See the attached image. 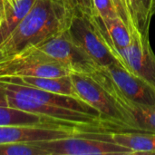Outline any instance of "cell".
I'll list each match as a JSON object with an SVG mask.
<instances>
[{"label": "cell", "mask_w": 155, "mask_h": 155, "mask_svg": "<svg viewBox=\"0 0 155 155\" xmlns=\"http://www.w3.org/2000/svg\"><path fill=\"white\" fill-rule=\"evenodd\" d=\"M71 72L33 46L15 54L0 55V79L21 76L60 77Z\"/></svg>", "instance_id": "277c9868"}, {"label": "cell", "mask_w": 155, "mask_h": 155, "mask_svg": "<svg viewBox=\"0 0 155 155\" xmlns=\"http://www.w3.org/2000/svg\"><path fill=\"white\" fill-rule=\"evenodd\" d=\"M70 21L63 0H35L25 16L0 44V55L15 54L35 45L66 30Z\"/></svg>", "instance_id": "6da1fadb"}, {"label": "cell", "mask_w": 155, "mask_h": 155, "mask_svg": "<svg viewBox=\"0 0 155 155\" xmlns=\"http://www.w3.org/2000/svg\"><path fill=\"white\" fill-rule=\"evenodd\" d=\"M35 124H58L65 126H74L68 125L48 117L25 112L20 109L9 107L6 105H0V126L6 125H35ZM81 127V126H75ZM87 128V127H84ZM92 129V128H88ZM96 131L94 129H92ZM98 132V131H96Z\"/></svg>", "instance_id": "5bb4252c"}, {"label": "cell", "mask_w": 155, "mask_h": 155, "mask_svg": "<svg viewBox=\"0 0 155 155\" xmlns=\"http://www.w3.org/2000/svg\"><path fill=\"white\" fill-rule=\"evenodd\" d=\"M93 15L102 20L112 19L120 16L114 0H92Z\"/></svg>", "instance_id": "ac0fdd59"}, {"label": "cell", "mask_w": 155, "mask_h": 155, "mask_svg": "<svg viewBox=\"0 0 155 155\" xmlns=\"http://www.w3.org/2000/svg\"><path fill=\"white\" fill-rule=\"evenodd\" d=\"M97 18L101 22L110 43L117 52L126 48L130 45L132 41L131 29L120 16L107 20Z\"/></svg>", "instance_id": "9a60e30c"}, {"label": "cell", "mask_w": 155, "mask_h": 155, "mask_svg": "<svg viewBox=\"0 0 155 155\" xmlns=\"http://www.w3.org/2000/svg\"><path fill=\"white\" fill-rule=\"evenodd\" d=\"M84 135L107 140L130 149L134 154H155V133L142 131L86 132Z\"/></svg>", "instance_id": "8fae6325"}, {"label": "cell", "mask_w": 155, "mask_h": 155, "mask_svg": "<svg viewBox=\"0 0 155 155\" xmlns=\"http://www.w3.org/2000/svg\"><path fill=\"white\" fill-rule=\"evenodd\" d=\"M32 46L71 73L92 74L101 68L72 39L67 29Z\"/></svg>", "instance_id": "5b68a950"}, {"label": "cell", "mask_w": 155, "mask_h": 155, "mask_svg": "<svg viewBox=\"0 0 155 155\" xmlns=\"http://www.w3.org/2000/svg\"><path fill=\"white\" fill-rule=\"evenodd\" d=\"M0 155H46V153L34 143H0Z\"/></svg>", "instance_id": "e0dca14e"}, {"label": "cell", "mask_w": 155, "mask_h": 155, "mask_svg": "<svg viewBox=\"0 0 155 155\" xmlns=\"http://www.w3.org/2000/svg\"><path fill=\"white\" fill-rule=\"evenodd\" d=\"M132 20L142 35L149 37L150 24L153 14L154 0H129Z\"/></svg>", "instance_id": "2e32d148"}, {"label": "cell", "mask_w": 155, "mask_h": 155, "mask_svg": "<svg viewBox=\"0 0 155 155\" xmlns=\"http://www.w3.org/2000/svg\"><path fill=\"white\" fill-rule=\"evenodd\" d=\"M35 0H0V44L33 6Z\"/></svg>", "instance_id": "7c38bea8"}, {"label": "cell", "mask_w": 155, "mask_h": 155, "mask_svg": "<svg viewBox=\"0 0 155 155\" xmlns=\"http://www.w3.org/2000/svg\"><path fill=\"white\" fill-rule=\"evenodd\" d=\"M120 17L126 23V25L130 27L131 31L135 28L133 20H132V13H131V7H130V2L129 0H114Z\"/></svg>", "instance_id": "ffe728a7"}, {"label": "cell", "mask_w": 155, "mask_h": 155, "mask_svg": "<svg viewBox=\"0 0 155 155\" xmlns=\"http://www.w3.org/2000/svg\"><path fill=\"white\" fill-rule=\"evenodd\" d=\"M0 85L4 89L10 91L14 94L44 103L48 105L74 110V111H77V112L88 114L94 116L104 118L94 108H93L87 103H85L84 101L77 97L51 93V92L41 90L35 87H31V86H27L25 84L11 83V82L3 81V80H0Z\"/></svg>", "instance_id": "30bf717a"}, {"label": "cell", "mask_w": 155, "mask_h": 155, "mask_svg": "<svg viewBox=\"0 0 155 155\" xmlns=\"http://www.w3.org/2000/svg\"><path fill=\"white\" fill-rule=\"evenodd\" d=\"M153 14L155 15V0H154V3H153Z\"/></svg>", "instance_id": "44dd1931"}, {"label": "cell", "mask_w": 155, "mask_h": 155, "mask_svg": "<svg viewBox=\"0 0 155 155\" xmlns=\"http://www.w3.org/2000/svg\"><path fill=\"white\" fill-rule=\"evenodd\" d=\"M130 45L118 51L124 67L140 76L155 87V54L149 37H145L136 29L132 31Z\"/></svg>", "instance_id": "ba28073f"}, {"label": "cell", "mask_w": 155, "mask_h": 155, "mask_svg": "<svg viewBox=\"0 0 155 155\" xmlns=\"http://www.w3.org/2000/svg\"><path fill=\"white\" fill-rule=\"evenodd\" d=\"M63 3L71 18L74 15H93L92 0H63Z\"/></svg>", "instance_id": "d6986e66"}, {"label": "cell", "mask_w": 155, "mask_h": 155, "mask_svg": "<svg viewBox=\"0 0 155 155\" xmlns=\"http://www.w3.org/2000/svg\"><path fill=\"white\" fill-rule=\"evenodd\" d=\"M67 32L100 67H107L113 64L124 65L119 53L110 43L101 22L95 15H73Z\"/></svg>", "instance_id": "7a4b0ae2"}, {"label": "cell", "mask_w": 155, "mask_h": 155, "mask_svg": "<svg viewBox=\"0 0 155 155\" xmlns=\"http://www.w3.org/2000/svg\"><path fill=\"white\" fill-rule=\"evenodd\" d=\"M60 76V77H42V76H21V77H10L0 79L11 83H16L25 84L31 87H35L41 90H45L51 93L70 95L78 97L74 84L72 82L71 75Z\"/></svg>", "instance_id": "4fadbf2b"}, {"label": "cell", "mask_w": 155, "mask_h": 155, "mask_svg": "<svg viewBox=\"0 0 155 155\" xmlns=\"http://www.w3.org/2000/svg\"><path fill=\"white\" fill-rule=\"evenodd\" d=\"M86 132H96L84 127L58 124L6 125L0 126V143H36L68 136L80 135Z\"/></svg>", "instance_id": "52a82bcc"}, {"label": "cell", "mask_w": 155, "mask_h": 155, "mask_svg": "<svg viewBox=\"0 0 155 155\" xmlns=\"http://www.w3.org/2000/svg\"><path fill=\"white\" fill-rule=\"evenodd\" d=\"M34 143L43 149L46 155H134L130 149L114 142L83 134Z\"/></svg>", "instance_id": "8992f818"}, {"label": "cell", "mask_w": 155, "mask_h": 155, "mask_svg": "<svg viewBox=\"0 0 155 155\" xmlns=\"http://www.w3.org/2000/svg\"><path fill=\"white\" fill-rule=\"evenodd\" d=\"M103 70L124 97L134 103L155 105V87L150 83L131 73L121 64H113Z\"/></svg>", "instance_id": "9c48e42d"}, {"label": "cell", "mask_w": 155, "mask_h": 155, "mask_svg": "<svg viewBox=\"0 0 155 155\" xmlns=\"http://www.w3.org/2000/svg\"><path fill=\"white\" fill-rule=\"evenodd\" d=\"M70 75L78 97L94 108L105 120L124 131H138L131 115L94 76L79 73H71Z\"/></svg>", "instance_id": "3957f363"}]
</instances>
